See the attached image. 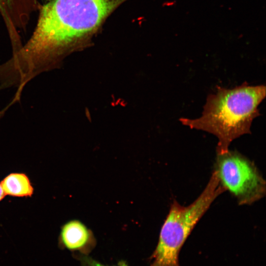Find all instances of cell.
Here are the masks:
<instances>
[{
  "label": "cell",
  "mask_w": 266,
  "mask_h": 266,
  "mask_svg": "<svg viewBox=\"0 0 266 266\" xmlns=\"http://www.w3.org/2000/svg\"><path fill=\"white\" fill-rule=\"evenodd\" d=\"M125 0H51L40 5L33 34L15 54L18 64L34 76L60 67Z\"/></svg>",
  "instance_id": "6da1fadb"
},
{
  "label": "cell",
  "mask_w": 266,
  "mask_h": 266,
  "mask_svg": "<svg viewBox=\"0 0 266 266\" xmlns=\"http://www.w3.org/2000/svg\"><path fill=\"white\" fill-rule=\"evenodd\" d=\"M60 241L68 250L84 253L89 252L95 244L92 232L78 220L69 221L62 226Z\"/></svg>",
  "instance_id": "5b68a950"
},
{
  "label": "cell",
  "mask_w": 266,
  "mask_h": 266,
  "mask_svg": "<svg viewBox=\"0 0 266 266\" xmlns=\"http://www.w3.org/2000/svg\"><path fill=\"white\" fill-rule=\"evenodd\" d=\"M5 196V195L3 192V191L0 183V201H1L4 198Z\"/></svg>",
  "instance_id": "9c48e42d"
},
{
  "label": "cell",
  "mask_w": 266,
  "mask_h": 266,
  "mask_svg": "<svg viewBox=\"0 0 266 266\" xmlns=\"http://www.w3.org/2000/svg\"><path fill=\"white\" fill-rule=\"evenodd\" d=\"M216 155L214 170L239 205H251L265 196L266 181L252 162L237 151Z\"/></svg>",
  "instance_id": "277c9868"
},
{
  "label": "cell",
  "mask_w": 266,
  "mask_h": 266,
  "mask_svg": "<svg viewBox=\"0 0 266 266\" xmlns=\"http://www.w3.org/2000/svg\"><path fill=\"white\" fill-rule=\"evenodd\" d=\"M0 185L5 195L17 197L32 196L33 188L28 177L23 173H12L6 176Z\"/></svg>",
  "instance_id": "8992f818"
},
{
  "label": "cell",
  "mask_w": 266,
  "mask_h": 266,
  "mask_svg": "<svg viewBox=\"0 0 266 266\" xmlns=\"http://www.w3.org/2000/svg\"><path fill=\"white\" fill-rule=\"evenodd\" d=\"M82 266H106L86 256L82 257L81 259ZM128 266L125 262H120L117 266Z\"/></svg>",
  "instance_id": "ba28073f"
},
{
  "label": "cell",
  "mask_w": 266,
  "mask_h": 266,
  "mask_svg": "<svg viewBox=\"0 0 266 266\" xmlns=\"http://www.w3.org/2000/svg\"><path fill=\"white\" fill-rule=\"evenodd\" d=\"M215 94L207 96L201 116L195 119L182 118V124L191 129L215 135L216 154L227 152L231 142L251 133L253 120L260 115L258 106L265 98L264 85L249 86L244 82L233 89L218 86Z\"/></svg>",
  "instance_id": "7a4b0ae2"
},
{
  "label": "cell",
  "mask_w": 266,
  "mask_h": 266,
  "mask_svg": "<svg viewBox=\"0 0 266 266\" xmlns=\"http://www.w3.org/2000/svg\"><path fill=\"white\" fill-rule=\"evenodd\" d=\"M225 189L213 170L205 188L190 205L173 201L161 228L150 266H180L179 255L192 230L214 200Z\"/></svg>",
  "instance_id": "3957f363"
},
{
  "label": "cell",
  "mask_w": 266,
  "mask_h": 266,
  "mask_svg": "<svg viewBox=\"0 0 266 266\" xmlns=\"http://www.w3.org/2000/svg\"><path fill=\"white\" fill-rule=\"evenodd\" d=\"M33 0H0V10L11 11L21 8Z\"/></svg>",
  "instance_id": "52a82bcc"
}]
</instances>
